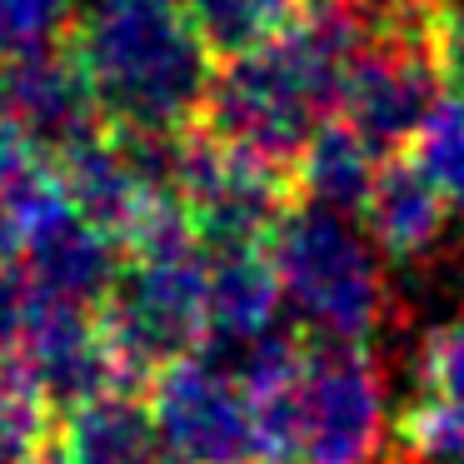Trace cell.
Here are the masks:
<instances>
[{"label": "cell", "instance_id": "1", "mask_svg": "<svg viewBox=\"0 0 464 464\" xmlns=\"http://www.w3.org/2000/svg\"><path fill=\"white\" fill-rule=\"evenodd\" d=\"M65 45L115 130L170 135L200 115L215 55L180 0H91Z\"/></svg>", "mask_w": 464, "mask_h": 464}, {"label": "cell", "instance_id": "2", "mask_svg": "<svg viewBox=\"0 0 464 464\" xmlns=\"http://www.w3.org/2000/svg\"><path fill=\"white\" fill-rule=\"evenodd\" d=\"M285 300L300 310V330L330 344H374L390 320L380 255L360 240L350 215L290 200L265 240Z\"/></svg>", "mask_w": 464, "mask_h": 464}, {"label": "cell", "instance_id": "3", "mask_svg": "<svg viewBox=\"0 0 464 464\" xmlns=\"http://www.w3.org/2000/svg\"><path fill=\"white\" fill-rule=\"evenodd\" d=\"M434 5V0H430ZM440 71L430 51V11L414 21H390L364 41V51L344 71L340 111L364 135L374 155H400L410 145L414 125L440 101Z\"/></svg>", "mask_w": 464, "mask_h": 464}, {"label": "cell", "instance_id": "4", "mask_svg": "<svg viewBox=\"0 0 464 464\" xmlns=\"http://www.w3.org/2000/svg\"><path fill=\"white\" fill-rule=\"evenodd\" d=\"M145 410L170 464H255L240 380L210 370L200 354L165 360L145 384Z\"/></svg>", "mask_w": 464, "mask_h": 464}, {"label": "cell", "instance_id": "5", "mask_svg": "<svg viewBox=\"0 0 464 464\" xmlns=\"http://www.w3.org/2000/svg\"><path fill=\"white\" fill-rule=\"evenodd\" d=\"M384 380L370 344H330L310 334L304 440L295 464H380Z\"/></svg>", "mask_w": 464, "mask_h": 464}, {"label": "cell", "instance_id": "6", "mask_svg": "<svg viewBox=\"0 0 464 464\" xmlns=\"http://www.w3.org/2000/svg\"><path fill=\"white\" fill-rule=\"evenodd\" d=\"M0 370H11L25 384H35L61 414L95 400V394L125 390L111 334L101 324V310L95 304H75V300H51V295H31L21 340H15L11 360Z\"/></svg>", "mask_w": 464, "mask_h": 464}, {"label": "cell", "instance_id": "7", "mask_svg": "<svg viewBox=\"0 0 464 464\" xmlns=\"http://www.w3.org/2000/svg\"><path fill=\"white\" fill-rule=\"evenodd\" d=\"M0 125L25 135L51 160L105 125L101 101L65 41L0 55Z\"/></svg>", "mask_w": 464, "mask_h": 464}, {"label": "cell", "instance_id": "8", "mask_svg": "<svg viewBox=\"0 0 464 464\" xmlns=\"http://www.w3.org/2000/svg\"><path fill=\"white\" fill-rule=\"evenodd\" d=\"M15 260H21L25 280H31V295L101 304L111 295L121 265H125V250L71 205L55 220H45L31 235H21Z\"/></svg>", "mask_w": 464, "mask_h": 464}, {"label": "cell", "instance_id": "9", "mask_svg": "<svg viewBox=\"0 0 464 464\" xmlns=\"http://www.w3.org/2000/svg\"><path fill=\"white\" fill-rule=\"evenodd\" d=\"M55 175H61L71 205L105 230L115 245L125 250V240L135 235V225L145 220L155 200H160V185H150L140 170L130 165V155L121 150V140L111 135V125H101L95 135H85L81 145L55 155Z\"/></svg>", "mask_w": 464, "mask_h": 464}, {"label": "cell", "instance_id": "10", "mask_svg": "<svg viewBox=\"0 0 464 464\" xmlns=\"http://www.w3.org/2000/svg\"><path fill=\"white\" fill-rule=\"evenodd\" d=\"M360 225L384 260L420 265L440 250L444 225H450V200L404 155H384L380 170H374L370 195H364Z\"/></svg>", "mask_w": 464, "mask_h": 464}, {"label": "cell", "instance_id": "11", "mask_svg": "<svg viewBox=\"0 0 464 464\" xmlns=\"http://www.w3.org/2000/svg\"><path fill=\"white\" fill-rule=\"evenodd\" d=\"M280 275L265 245H210L205 250V310L210 340L250 344L275 330L280 314Z\"/></svg>", "mask_w": 464, "mask_h": 464}, {"label": "cell", "instance_id": "12", "mask_svg": "<svg viewBox=\"0 0 464 464\" xmlns=\"http://www.w3.org/2000/svg\"><path fill=\"white\" fill-rule=\"evenodd\" d=\"M374 170H380V155L364 145V135L344 115H324L295 160V200L360 220Z\"/></svg>", "mask_w": 464, "mask_h": 464}, {"label": "cell", "instance_id": "13", "mask_svg": "<svg viewBox=\"0 0 464 464\" xmlns=\"http://www.w3.org/2000/svg\"><path fill=\"white\" fill-rule=\"evenodd\" d=\"M400 155L450 205H464V95L440 91V101L424 111V121L414 125L410 145Z\"/></svg>", "mask_w": 464, "mask_h": 464}, {"label": "cell", "instance_id": "14", "mask_svg": "<svg viewBox=\"0 0 464 464\" xmlns=\"http://www.w3.org/2000/svg\"><path fill=\"white\" fill-rule=\"evenodd\" d=\"M190 11L195 31L205 35L215 61L225 55H240L250 45H260L275 25H285L295 15V5L304 0H180Z\"/></svg>", "mask_w": 464, "mask_h": 464}, {"label": "cell", "instance_id": "15", "mask_svg": "<svg viewBox=\"0 0 464 464\" xmlns=\"http://www.w3.org/2000/svg\"><path fill=\"white\" fill-rule=\"evenodd\" d=\"M61 440V410L21 374L0 370V464H35Z\"/></svg>", "mask_w": 464, "mask_h": 464}, {"label": "cell", "instance_id": "16", "mask_svg": "<svg viewBox=\"0 0 464 464\" xmlns=\"http://www.w3.org/2000/svg\"><path fill=\"white\" fill-rule=\"evenodd\" d=\"M394 450L430 464H464V400L424 394L394 420Z\"/></svg>", "mask_w": 464, "mask_h": 464}, {"label": "cell", "instance_id": "17", "mask_svg": "<svg viewBox=\"0 0 464 464\" xmlns=\"http://www.w3.org/2000/svg\"><path fill=\"white\" fill-rule=\"evenodd\" d=\"M75 25V0H0V55L41 51L65 41Z\"/></svg>", "mask_w": 464, "mask_h": 464}, {"label": "cell", "instance_id": "18", "mask_svg": "<svg viewBox=\"0 0 464 464\" xmlns=\"http://www.w3.org/2000/svg\"><path fill=\"white\" fill-rule=\"evenodd\" d=\"M420 384H424V394L464 400V310L424 334V344H420Z\"/></svg>", "mask_w": 464, "mask_h": 464}, {"label": "cell", "instance_id": "19", "mask_svg": "<svg viewBox=\"0 0 464 464\" xmlns=\"http://www.w3.org/2000/svg\"><path fill=\"white\" fill-rule=\"evenodd\" d=\"M430 51L440 85L464 95V0H434L430 5Z\"/></svg>", "mask_w": 464, "mask_h": 464}, {"label": "cell", "instance_id": "20", "mask_svg": "<svg viewBox=\"0 0 464 464\" xmlns=\"http://www.w3.org/2000/svg\"><path fill=\"white\" fill-rule=\"evenodd\" d=\"M360 5H364V11H370L380 25H390V21H414V15L430 11V0H360Z\"/></svg>", "mask_w": 464, "mask_h": 464}, {"label": "cell", "instance_id": "21", "mask_svg": "<svg viewBox=\"0 0 464 464\" xmlns=\"http://www.w3.org/2000/svg\"><path fill=\"white\" fill-rule=\"evenodd\" d=\"M35 464H71V459H65L61 440H55V450H45V454H41V459H35Z\"/></svg>", "mask_w": 464, "mask_h": 464}]
</instances>
